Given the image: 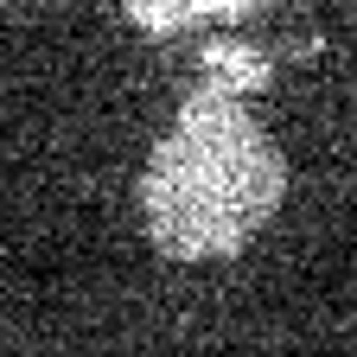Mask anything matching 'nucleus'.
<instances>
[{"label": "nucleus", "instance_id": "f257e3e1", "mask_svg": "<svg viewBox=\"0 0 357 357\" xmlns=\"http://www.w3.org/2000/svg\"><path fill=\"white\" fill-rule=\"evenodd\" d=\"M287 192V166L243 96H198L178 109L172 134L147 166V230L166 255H230L243 249Z\"/></svg>", "mask_w": 357, "mask_h": 357}, {"label": "nucleus", "instance_id": "f03ea898", "mask_svg": "<svg viewBox=\"0 0 357 357\" xmlns=\"http://www.w3.org/2000/svg\"><path fill=\"white\" fill-rule=\"evenodd\" d=\"M268 7V0H128V13L147 32H185V26H211V20H243Z\"/></svg>", "mask_w": 357, "mask_h": 357}, {"label": "nucleus", "instance_id": "7ed1b4c3", "mask_svg": "<svg viewBox=\"0 0 357 357\" xmlns=\"http://www.w3.org/2000/svg\"><path fill=\"white\" fill-rule=\"evenodd\" d=\"M268 83V58L255 52V45H236V38H217L204 45V89H217V96H255V89Z\"/></svg>", "mask_w": 357, "mask_h": 357}]
</instances>
